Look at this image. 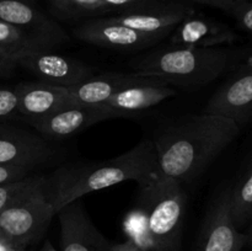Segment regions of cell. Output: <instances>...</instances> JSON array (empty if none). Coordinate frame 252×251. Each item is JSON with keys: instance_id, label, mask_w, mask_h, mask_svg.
Instances as JSON below:
<instances>
[{"instance_id": "cell-1", "label": "cell", "mask_w": 252, "mask_h": 251, "mask_svg": "<svg viewBox=\"0 0 252 251\" xmlns=\"http://www.w3.org/2000/svg\"><path fill=\"white\" fill-rule=\"evenodd\" d=\"M239 133L235 121L206 112L166 127L153 140L159 174L182 185L193 181Z\"/></svg>"}, {"instance_id": "cell-2", "label": "cell", "mask_w": 252, "mask_h": 251, "mask_svg": "<svg viewBox=\"0 0 252 251\" xmlns=\"http://www.w3.org/2000/svg\"><path fill=\"white\" fill-rule=\"evenodd\" d=\"M158 175L154 143L144 139L128 152L110 160L61 166L49 177L44 176L43 187L57 213L68 203L91 192L130 180L143 186Z\"/></svg>"}, {"instance_id": "cell-3", "label": "cell", "mask_w": 252, "mask_h": 251, "mask_svg": "<svg viewBox=\"0 0 252 251\" xmlns=\"http://www.w3.org/2000/svg\"><path fill=\"white\" fill-rule=\"evenodd\" d=\"M186 202L184 185L160 174L139 186L123 219L128 240L142 251H180Z\"/></svg>"}, {"instance_id": "cell-4", "label": "cell", "mask_w": 252, "mask_h": 251, "mask_svg": "<svg viewBox=\"0 0 252 251\" xmlns=\"http://www.w3.org/2000/svg\"><path fill=\"white\" fill-rule=\"evenodd\" d=\"M233 53L221 48L170 46L133 59L132 73L153 76L182 88H199L216 80L230 65Z\"/></svg>"}, {"instance_id": "cell-5", "label": "cell", "mask_w": 252, "mask_h": 251, "mask_svg": "<svg viewBox=\"0 0 252 251\" xmlns=\"http://www.w3.org/2000/svg\"><path fill=\"white\" fill-rule=\"evenodd\" d=\"M44 176L36 175L33 181L0 213V234L27 248L38 240L57 216L47 198Z\"/></svg>"}, {"instance_id": "cell-6", "label": "cell", "mask_w": 252, "mask_h": 251, "mask_svg": "<svg viewBox=\"0 0 252 251\" xmlns=\"http://www.w3.org/2000/svg\"><path fill=\"white\" fill-rule=\"evenodd\" d=\"M17 64L41 83L59 88H71L94 75L93 69L83 62L53 53L52 49H29L20 56Z\"/></svg>"}, {"instance_id": "cell-7", "label": "cell", "mask_w": 252, "mask_h": 251, "mask_svg": "<svg viewBox=\"0 0 252 251\" xmlns=\"http://www.w3.org/2000/svg\"><path fill=\"white\" fill-rule=\"evenodd\" d=\"M0 21L20 29L47 49L56 48L69 39L54 20L26 0H0Z\"/></svg>"}, {"instance_id": "cell-8", "label": "cell", "mask_w": 252, "mask_h": 251, "mask_svg": "<svg viewBox=\"0 0 252 251\" xmlns=\"http://www.w3.org/2000/svg\"><path fill=\"white\" fill-rule=\"evenodd\" d=\"M248 235L239 231L230 212V188H226L211 206L199 235L196 251H241Z\"/></svg>"}, {"instance_id": "cell-9", "label": "cell", "mask_w": 252, "mask_h": 251, "mask_svg": "<svg viewBox=\"0 0 252 251\" xmlns=\"http://www.w3.org/2000/svg\"><path fill=\"white\" fill-rule=\"evenodd\" d=\"M61 224V251H112V245L94 225L80 198L57 212Z\"/></svg>"}, {"instance_id": "cell-10", "label": "cell", "mask_w": 252, "mask_h": 251, "mask_svg": "<svg viewBox=\"0 0 252 251\" xmlns=\"http://www.w3.org/2000/svg\"><path fill=\"white\" fill-rule=\"evenodd\" d=\"M74 36L96 47L123 51L144 49L161 41V38L157 36L143 33L118 24L111 17H100L84 22L74 30Z\"/></svg>"}, {"instance_id": "cell-11", "label": "cell", "mask_w": 252, "mask_h": 251, "mask_svg": "<svg viewBox=\"0 0 252 251\" xmlns=\"http://www.w3.org/2000/svg\"><path fill=\"white\" fill-rule=\"evenodd\" d=\"M111 117L102 106L69 103L34 123L33 128L44 140H61Z\"/></svg>"}, {"instance_id": "cell-12", "label": "cell", "mask_w": 252, "mask_h": 251, "mask_svg": "<svg viewBox=\"0 0 252 251\" xmlns=\"http://www.w3.org/2000/svg\"><path fill=\"white\" fill-rule=\"evenodd\" d=\"M161 79L144 76L137 73H106L93 75L86 80L65 88L66 95L71 103L85 106H102L120 91L135 85L161 83ZM167 83V81H165Z\"/></svg>"}, {"instance_id": "cell-13", "label": "cell", "mask_w": 252, "mask_h": 251, "mask_svg": "<svg viewBox=\"0 0 252 251\" xmlns=\"http://www.w3.org/2000/svg\"><path fill=\"white\" fill-rule=\"evenodd\" d=\"M56 157L41 135L22 129L0 128V165L24 166L29 169L39 166Z\"/></svg>"}, {"instance_id": "cell-14", "label": "cell", "mask_w": 252, "mask_h": 251, "mask_svg": "<svg viewBox=\"0 0 252 251\" xmlns=\"http://www.w3.org/2000/svg\"><path fill=\"white\" fill-rule=\"evenodd\" d=\"M238 34L230 26L192 12L170 33V44L196 48H218L231 44Z\"/></svg>"}, {"instance_id": "cell-15", "label": "cell", "mask_w": 252, "mask_h": 251, "mask_svg": "<svg viewBox=\"0 0 252 251\" xmlns=\"http://www.w3.org/2000/svg\"><path fill=\"white\" fill-rule=\"evenodd\" d=\"M194 10L184 4H160L138 11L123 12L110 16L113 21L143 33L165 38L175 27Z\"/></svg>"}, {"instance_id": "cell-16", "label": "cell", "mask_w": 252, "mask_h": 251, "mask_svg": "<svg viewBox=\"0 0 252 251\" xmlns=\"http://www.w3.org/2000/svg\"><path fill=\"white\" fill-rule=\"evenodd\" d=\"M206 113L230 118L241 126L252 116V73L238 71L211 97Z\"/></svg>"}, {"instance_id": "cell-17", "label": "cell", "mask_w": 252, "mask_h": 251, "mask_svg": "<svg viewBox=\"0 0 252 251\" xmlns=\"http://www.w3.org/2000/svg\"><path fill=\"white\" fill-rule=\"evenodd\" d=\"M16 91L19 95L20 116L32 126L54 111L71 103L65 88L41 81L20 84Z\"/></svg>"}, {"instance_id": "cell-18", "label": "cell", "mask_w": 252, "mask_h": 251, "mask_svg": "<svg viewBox=\"0 0 252 251\" xmlns=\"http://www.w3.org/2000/svg\"><path fill=\"white\" fill-rule=\"evenodd\" d=\"M176 89L165 81L135 85L113 95L102 107L110 112L112 118L129 116L154 107L162 101L176 96Z\"/></svg>"}, {"instance_id": "cell-19", "label": "cell", "mask_w": 252, "mask_h": 251, "mask_svg": "<svg viewBox=\"0 0 252 251\" xmlns=\"http://www.w3.org/2000/svg\"><path fill=\"white\" fill-rule=\"evenodd\" d=\"M47 49L17 27L0 21V76L11 74L19 66V58L29 49Z\"/></svg>"}, {"instance_id": "cell-20", "label": "cell", "mask_w": 252, "mask_h": 251, "mask_svg": "<svg viewBox=\"0 0 252 251\" xmlns=\"http://www.w3.org/2000/svg\"><path fill=\"white\" fill-rule=\"evenodd\" d=\"M230 212L238 228L252 218V162L240 181L230 188Z\"/></svg>"}, {"instance_id": "cell-21", "label": "cell", "mask_w": 252, "mask_h": 251, "mask_svg": "<svg viewBox=\"0 0 252 251\" xmlns=\"http://www.w3.org/2000/svg\"><path fill=\"white\" fill-rule=\"evenodd\" d=\"M53 9L65 17H83L102 14L101 0H51Z\"/></svg>"}, {"instance_id": "cell-22", "label": "cell", "mask_w": 252, "mask_h": 251, "mask_svg": "<svg viewBox=\"0 0 252 251\" xmlns=\"http://www.w3.org/2000/svg\"><path fill=\"white\" fill-rule=\"evenodd\" d=\"M34 177L36 175H29L21 180L0 185V213L15 201V198L33 181Z\"/></svg>"}, {"instance_id": "cell-23", "label": "cell", "mask_w": 252, "mask_h": 251, "mask_svg": "<svg viewBox=\"0 0 252 251\" xmlns=\"http://www.w3.org/2000/svg\"><path fill=\"white\" fill-rule=\"evenodd\" d=\"M101 1L105 12L118 11L120 14L138 11L160 4L159 0H101Z\"/></svg>"}, {"instance_id": "cell-24", "label": "cell", "mask_w": 252, "mask_h": 251, "mask_svg": "<svg viewBox=\"0 0 252 251\" xmlns=\"http://www.w3.org/2000/svg\"><path fill=\"white\" fill-rule=\"evenodd\" d=\"M20 116L16 88H0V120H11Z\"/></svg>"}, {"instance_id": "cell-25", "label": "cell", "mask_w": 252, "mask_h": 251, "mask_svg": "<svg viewBox=\"0 0 252 251\" xmlns=\"http://www.w3.org/2000/svg\"><path fill=\"white\" fill-rule=\"evenodd\" d=\"M31 169L24 166H2L0 165V185L16 181L29 176Z\"/></svg>"}, {"instance_id": "cell-26", "label": "cell", "mask_w": 252, "mask_h": 251, "mask_svg": "<svg viewBox=\"0 0 252 251\" xmlns=\"http://www.w3.org/2000/svg\"><path fill=\"white\" fill-rule=\"evenodd\" d=\"M193 1L220 9L228 14L234 15L249 0H193Z\"/></svg>"}, {"instance_id": "cell-27", "label": "cell", "mask_w": 252, "mask_h": 251, "mask_svg": "<svg viewBox=\"0 0 252 251\" xmlns=\"http://www.w3.org/2000/svg\"><path fill=\"white\" fill-rule=\"evenodd\" d=\"M233 16L241 30L252 34V1H246Z\"/></svg>"}, {"instance_id": "cell-28", "label": "cell", "mask_w": 252, "mask_h": 251, "mask_svg": "<svg viewBox=\"0 0 252 251\" xmlns=\"http://www.w3.org/2000/svg\"><path fill=\"white\" fill-rule=\"evenodd\" d=\"M0 251H26V248L17 245L16 243L0 234Z\"/></svg>"}, {"instance_id": "cell-29", "label": "cell", "mask_w": 252, "mask_h": 251, "mask_svg": "<svg viewBox=\"0 0 252 251\" xmlns=\"http://www.w3.org/2000/svg\"><path fill=\"white\" fill-rule=\"evenodd\" d=\"M112 251H142L137 245L132 243L130 240H127L126 243L115 244L112 245Z\"/></svg>"}, {"instance_id": "cell-30", "label": "cell", "mask_w": 252, "mask_h": 251, "mask_svg": "<svg viewBox=\"0 0 252 251\" xmlns=\"http://www.w3.org/2000/svg\"><path fill=\"white\" fill-rule=\"evenodd\" d=\"M238 71H244V73H252V53L244 58L243 63L239 65Z\"/></svg>"}, {"instance_id": "cell-31", "label": "cell", "mask_w": 252, "mask_h": 251, "mask_svg": "<svg viewBox=\"0 0 252 251\" xmlns=\"http://www.w3.org/2000/svg\"><path fill=\"white\" fill-rule=\"evenodd\" d=\"M39 251H58V250L52 245L51 241H46V243L42 245V248L39 249Z\"/></svg>"}, {"instance_id": "cell-32", "label": "cell", "mask_w": 252, "mask_h": 251, "mask_svg": "<svg viewBox=\"0 0 252 251\" xmlns=\"http://www.w3.org/2000/svg\"><path fill=\"white\" fill-rule=\"evenodd\" d=\"M246 235H248V244L252 248V225H251L250 230H249V233L246 234Z\"/></svg>"}]
</instances>
